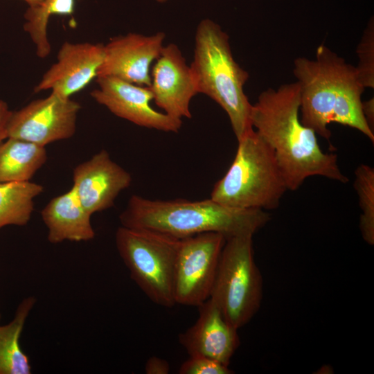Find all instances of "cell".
Segmentation results:
<instances>
[{"mask_svg": "<svg viewBox=\"0 0 374 374\" xmlns=\"http://www.w3.org/2000/svg\"><path fill=\"white\" fill-rule=\"evenodd\" d=\"M354 188L362 210L359 229L364 241L374 244V169L360 164L355 170Z\"/></svg>", "mask_w": 374, "mask_h": 374, "instance_id": "obj_21", "label": "cell"}, {"mask_svg": "<svg viewBox=\"0 0 374 374\" xmlns=\"http://www.w3.org/2000/svg\"><path fill=\"white\" fill-rule=\"evenodd\" d=\"M226 240L217 232L180 239L174 271L175 304L199 306L210 297Z\"/></svg>", "mask_w": 374, "mask_h": 374, "instance_id": "obj_8", "label": "cell"}, {"mask_svg": "<svg viewBox=\"0 0 374 374\" xmlns=\"http://www.w3.org/2000/svg\"><path fill=\"white\" fill-rule=\"evenodd\" d=\"M35 303L30 296L19 305L14 319L0 326V374H30L31 366L28 357L21 350L19 338L26 320Z\"/></svg>", "mask_w": 374, "mask_h": 374, "instance_id": "obj_18", "label": "cell"}, {"mask_svg": "<svg viewBox=\"0 0 374 374\" xmlns=\"http://www.w3.org/2000/svg\"><path fill=\"white\" fill-rule=\"evenodd\" d=\"M103 58L102 44L65 42L57 61L43 75L34 91L51 90L63 98H71L96 79Z\"/></svg>", "mask_w": 374, "mask_h": 374, "instance_id": "obj_13", "label": "cell"}, {"mask_svg": "<svg viewBox=\"0 0 374 374\" xmlns=\"http://www.w3.org/2000/svg\"><path fill=\"white\" fill-rule=\"evenodd\" d=\"M11 114L8 104L0 100V142L7 139V127Z\"/></svg>", "mask_w": 374, "mask_h": 374, "instance_id": "obj_25", "label": "cell"}, {"mask_svg": "<svg viewBox=\"0 0 374 374\" xmlns=\"http://www.w3.org/2000/svg\"><path fill=\"white\" fill-rule=\"evenodd\" d=\"M73 187L79 200L91 215L114 204L119 193L132 181L131 175L101 150L78 164L73 172Z\"/></svg>", "mask_w": 374, "mask_h": 374, "instance_id": "obj_14", "label": "cell"}, {"mask_svg": "<svg viewBox=\"0 0 374 374\" xmlns=\"http://www.w3.org/2000/svg\"><path fill=\"white\" fill-rule=\"evenodd\" d=\"M44 187L30 181L0 183V229L8 225L24 226L34 209V199Z\"/></svg>", "mask_w": 374, "mask_h": 374, "instance_id": "obj_19", "label": "cell"}, {"mask_svg": "<svg viewBox=\"0 0 374 374\" xmlns=\"http://www.w3.org/2000/svg\"><path fill=\"white\" fill-rule=\"evenodd\" d=\"M252 238L240 235L226 240L209 297L238 330L255 316L262 299V278Z\"/></svg>", "mask_w": 374, "mask_h": 374, "instance_id": "obj_7", "label": "cell"}, {"mask_svg": "<svg viewBox=\"0 0 374 374\" xmlns=\"http://www.w3.org/2000/svg\"><path fill=\"white\" fill-rule=\"evenodd\" d=\"M190 65L199 93L206 95L224 110L237 140L241 139L253 128L252 104L244 90L249 73L235 62L227 33L210 19H202L197 27Z\"/></svg>", "mask_w": 374, "mask_h": 374, "instance_id": "obj_4", "label": "cell"}, {"mask_svg": "<svg viewBox=\"0 0 374 374\" xmlns=\"http://www.w3.org/2000/svg\"><path fill=\"white\" fill-rule=\"evenodd\" d=\"M149 86L156 105L178 119L190 118V103L198 87L190 65L177 45L163 46L151 69Z\"/></svg>", "mask_w": 374, "mask_h": 374, "instance_id": "obj_11", "label": "cell"}, {"mask_svg": "<svg viewBox=\"0 0 374 374\" xmlns=\"http://www.w3.org/2000/svg\"><path fill=\"white\" fill-rule=\"evenodd\" d=\"M362 112L364 118L372 131L374 132V98L362 101Z\"/></svg>", "mask_w": 374, "mask_h": 374, "instance_id": "obj_26", "label": "cell"}, {"mask_svg": "<svg viewBox=\"0 0 374 374\" xmlns=\"http://www.w3.org/2000/svg\"><path fill=\"white\" fill-rule=\"evenodd\" d=\"M197 307L199 317L191 327L179 335V343L189 356H205L229 366L240 345L238 329L225 319L210 298Z\"/></svg>", "mask_w": 374, "mask_h": 374, "instance_id": "obj_15", "label": "cell"}, {"mask_svg": "<svg viewBox=\"0 0 374 374\" xmlns=\"http://www.w3.org/2000/svg\"><path fill=\"white\" fill-rule=\"evenodd\" d=\"M238 143L232 163L210 198L237 208H278L288 189L273 150L253 128Z\"/></svg>", "mask_w": 374, "mask_h": 374, "instance_id": "obj_5", "label": "cell"}, {"mask_svg": "<svg viewBox=\"0 0 374 374\" xmlns=\"http://www.w3.org/2000/svg\"><path fill=\"white\" fill-rule=\"evenodd\" d=\"M46 160L45 147L7 138L0 142V183L30 181Z\"/></svg>", "mask_w": 374, "mask_h": 374, "instance_id": "obj_17", "label": "cell"}, {"mask_svg": "<svg viewBox=\"0 0 374 374\" xmlns=\"http://www.w3.org/2000/svg\"><path fill=\"white\" fill-rule=\"evenodd\" d=\"M22 1H25L29 6V7L36 6L40 4L41 2L42 1V0H22Z\"/></svg>", "mask_w": 374, "mask_h": 374, "instance_id": "obj_27", "label": "cell"}, {"mask_svg": "<svg viewBox=\"0 0 374 374\" xmlns=\"http://www.w3.org/2000/svg\"><path fill=\"white\" fill-rule=\"evenodd\" d=\"M170 368V365L166 360L153 356L147 360L145 371L147 374H168Z\"/></svg>", "mask_w": 374, "mask_h": 374, "instance_id": "obj_24", "label": "cell"}, {"mask_svg": "<svg viewBox=\"0 0 374 374\" xmlns=\"http://www.w3.org/2000/svg\"><path fill=\"white\" fill-rule=\"evenodd\" d=\"M293 72L299 87L300 118L304 125L329 140L328 125L339 123L359 131L373 143L374 132L362 112L365 88L355 66L321 44L314 60L295 59Z\"/></svg>", "mask_w": 374, "mask_h": 374, "instance_id": "obj_2", "label": "cell"}, {"mask_svg": "<svg viewBox=\"0 0 374 374\" xmlns=\"http://www.w3.org/2000/svg\"><path fill=\"white\" fill-rule=\"evenodd\" d=\"M119 220L127 228L149 229L178 239L205 232H217L228 239L253 235L269 221L270 215L262 209L227 206L211 198L153 200L133 195Z\"/></svg>", "mask_w": 374, "mask_h": 374, "instance_id": "obj_3", "label": "cell"}, {"mask_svg": "<svg viewBox=\"0 0 374 374\" xmlns=\"http://www.w3.org/2000/svg\"><path fill=\"white\" fill-rule=\"evenodd\" d=\"M41 216L48 229L47 238L51 243L88 241L95 236L91 215L82 205L73 186L51 199L42 209Z\"/></svg>", "mask_w": 374, "mask_h": 374, "instance_id": "obj_16", "label": "cell"}, {"mask_svg": "<svg viewBox=\"0 0 374 374\" xmlns=\"http://www.w3.org/2000/svg\"><path fill=\"white\" fill-rule=\"evenodd\" d=\"M115 240L131 278L144 294L159 305H175L174 271L180 239L149 229L121 226Z\"/></svg>", "mask_w": 374, "mask_h": 374, "instance_id": "obj_6", "label": "cell"}, {"mask_svg": "<svg viewBox=\"0 0 374 374\" xmlns=\"http://www.w3.org/2000/svg\"><path fill=\"white\" fill-rule=\"evenodd\" d=\"M233 371L211 358L202 355H191L180 366L179 374H231Z\"/></svg>", "mask_w": 374, "mask_h": 374, "instance_id": "obj_23", "label": "cell"}, {"mask_svg": "<svg viewBox=\"0 0 374 374\" xmlns=\"http://www.w3.org/2000/svg\"><path fill=\"white\" fill-rule=\"evenodd\" d=\"M80 103L52 92L12 112L7 138H16L41 146L72 137L75 133Z\"/></svg>", "mask_w": 374, "mask_h": 374, "instance_id": "obj_9", "label": "cell"}, {"mask_svg": "<svg viewBox=\"0 0 374 374\" xmlns=\"http://www.w3.org/2000/svg\"><path fill=\"white\" fill-rule=\"evenodd\" d=\"M299 114L296 82L262 91L250 114L251 126L273 150L287 189L297 190L313 176L348 182L337 154L321 150L317 134L301 123Z\"/></svg>", "mask_w": 374, "mask_h": 374, "instance_id": "obj_1", "label": "cell"}, {"mask_svg": "<svg viewBox=\"0 0 374 374\" xmlns=\"http://www.w3.org/2000/svg\"><path fill=\"white\" fill-rule=\"evenodd\" d=\"M358 65L355 66L364 88L374 87V20L371 19L357 48Z\"/></svg>", "mask_w": 374, "mask_h": 374, "instance_id": "obj_22", "label": "cell"}, {"mask_svg": "<svg viewBox=\"0 0 374 374\" xmlns=\"http://www.w3.org/2000/svg\"><path fill=\"white\" fill-rule=\"evenodd\" d=\"M155 1L159 2V3H164V2H166L168 0H155Z\"/></svg>", "mask_w": 374, "mask_h": 374, "instance_id": "obj_28", "label": "cell"}, {"mask_svg": "<svg viewBox=\"0 0 374 374\" xmlns=\"http://www.w3.org/2000/svg\"><path fill=\"white\" fill-rule=\"evenodd\" d=\"M75 0H42L40 4L28 7L24 13V30L29 35L40 58L51 52L47 35L48 20L52 15H70L74 12Z\"/></svg>", "mask_w": 374, "mask_h": 374, "instance_id": "obj_20", "label": "cell"}, {"mask_svg": "<svg viewBox=\"0 0 374 374\" xmlns=\"http://www.w3.org/2000/svg\"><path fill=\"white\" fill-rule=\"evenodd\" d=\"M166 35L130 33L114 37L104 45L98 77H114L141 86L151 83V66L159 56Z\"/></svg>", "mask_w": 374, "mask_h": 374, "instance_id": "obj_12", "label": "cell"}, {"mask_svg": "<svg viewBox=\"0 0 374 374\" xmlns=\"http://www.w3.org/2000/svg\"><path fill=\"white\" fill-rule=\"evenodd\" d=\"M98 87L91 96L115 116L138 126L165 132H178L182 120L159 112L151 106L153 95L149 87L114 77H98Z\"/></svg>", "mask_w": 374, "mask_h": 374, "instance_id": "obj_10", "label": "cell"}]
</instances>
